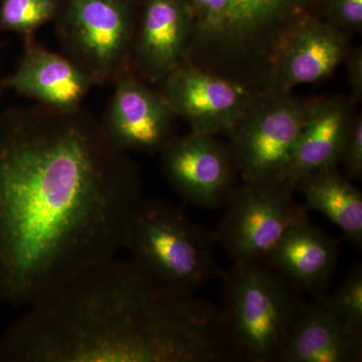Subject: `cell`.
Returning a JSON list of instances; mask_svg holds the SVG:
<instances>
[{
    "label": "cell",
    "mask_w": 362,
    "mask_h": 362,
    "mask_svg": "<svg viewBox=\"0 0 362 362\" xmlns=\"http://www.w3.org/2000/svg\"><path fill=\"white\" fill-rule=\"evenodd\" d=\"M139 165L83 108L0 113V305L28 307L123 250Z\"/></svg>",
    "instance_id": "obj_1"
},
{
    "label": "cell",
    "mask_w": 362,
    "mask_h": 362,
    "mask_svg": "<svg viewBox=\"0 0 362 362\" xmlns=\"http://www.w3.org/2000/svg\"><path fill=\"white\" fill-rule=\"evenodd\" d=\"M0 337V362L242 361L223 309L118 256L26 307Z\"/></svg>",
    "instance_id": "obj_2"
},
{
    "label": "cell",
    "mask_w": 362,
    "mask_h": 362,
    "mask_svg": "<svg viewBox=\"0 0 362 362\" xmlns=\"http://www.w3.org/2000/svg\"><path fill=\"white\" fill-rule=\"evenodd\" d=\"M324 0H230L220 26L188 47L185 61L261 92L293 33L321 18Z\"/></svg>",
    "instance_id": "obj_3"
},
{
    "label": "cell",
    "mask_w": 362,
    "mask_h": 362,
    "mask_svg": "<svg viewBox=\"0 0 362 362\" xmlns=\"http://www.w3.org/2000/svg\"><path fill=\"white\" fill-rule=\"evenodd\" d=\"M216 245V233L197 225L180 204L144 197L131 218L123 250L156 282L195 293L221 276Z\"/></svg>",
    "instance_id": "obj_4"
},
{
    "label": "cell",
    "mask_w": 362,
    "mask_h": 362,
    "mask_svg": "<svg viewBox=\"0 0 362 362\" xmlns=\"http://www.w3.org/2000/svg\"><path fill=\"white\" fill-rule=\"evenodd\" d=\"M226 326L242 361L279 362L307 300L265 262L223 272Z\"/></svg>",
    "instance_id": "obj_5"
},
{
    "label": "cell",
    "mask_w": 362,
    "mask_h": 362,
    "mask_svg": "<svg viewBox=\"0 0 362 362\" xmlns=\"http://www.w3.org/2000/svg\"><path fill=\"white\" fill-rule=\"evenodd\" d=\"M58 37L65 56L95 85L132 71L138 16L133 0H62Z\"/></svg>",
    "instance_id": "obj_6"
},
{
    "label": "cell",
    "mask_w": 362,
    "mask_h": 362,
    "mask_svg": "<svg viewBox=\"0 0 362 362\" xmlns=\"http://www.w3.org/2000/svg\"><path fill=\"white\" fill-rule=\"evenodd\" d=\"M313 100L290 92L252 93L228 133L244 182L276 181L290 160Z\"/></svg>",
    "instance_id": "obj_7"
},
{
    "label": "cell",
    "mask_w": 362,
    "mask_h": 362,
    "mask_svg": "<svg viewBox=\"0 0 362 362\" xmlns=\"http://www.w3.org/2000/svg\"><path fill=\"white\" fill-rule=\"evenodd\" d=\"M295 192L284 181L244 182L235 188L214 232L233 264L266 263L286 232L308 216Z\"/></svg>",
    "instance_id": "obj_8"
},
{
    "label": "cell",
    "mask_w": 362,
    "mask_h": 362,
    "mask_svg": "<svg viewBox=\"0 0 362 362\" xmlns=\"http://www.w3.org/2000/svg\"><path fill=\"white\" fill-rule=\"evenodd\" d=\"M160 154L164 176L183 202L202 209L226 206L238 169L230 146L216 135L175 136Z\"/></svg>",
    "instance_id": "obj_9"
},
{
    "label": "cell",
    "mask_w": 362,
    "mask_h": 362,
    "mask_svg": "<svg viewBox=\"0 0 362 362\" xmlns=\"http://www.w3.org/2000/svg\"><path fill=\"white\" fill-rule=\"evenodd\" d=\"M175 116L192 131L228 134L246 108L252 93L244 85L183 62L158 83Z\"/></svg>",
    "instance_id": "obj_10"
},
{
    "label": "cell",
    "mask_w": 362,
    "mask_h": 362,
    "mask_svg": "<svg viewBox=\"0 0 362 362\" xmlns=\"http://www.w3.org/2000/svg\"><path fill=\"white\" fill-rule=\"evenodd\" d=\"M102 127L115 148L129 153L160 152L175 137V115L159 90L133 71L114 83Z\"/></svg>",
    "instance_id": "obj_11"
},
{
    "label": "cell",
    "mask_w": 362,
    "mask_h": 362,
    "mask_svg": "<svg viewBox=\"0 0 362 362\" xmlns=\"http://www.w3.org/2000/svg\"><path fill=\"white\" fill-rule=\"evenodd\" d=\"M197 18L189 0H144L132 52L133 73L158 84L185 61Z\"/></svg>",
    "instance_id": "obj_12"
},
{
    "label": "cell",
    "mask_w": 362,
    "mask_h": 362,
    "mask_svg": "<svg viewBox=\"0 0 362 362\" xmlns=\"http://www.w3.org/2000/svg\"><path fill=\"white\" fill-rule=\"evenodd\" d=\"M349 52V33L314 18L298 28L279 52L261 92H290L297 85L323 80Z\"/></svg>",
    "instance_id": "obj_13"
},
{
    "label": "cell",
    "mask_w": 362,
    "mask_h": 362,
    "mask_svg": "<svg viewBox=\"0 0 362 362\" xmlns=\"http://www.w3.org/2000/svg\"><path fill=\"white\" fill-rule=\"evenodd\" d=\"M25 40L18 66L4 78L2 87L57 110L82 108L96 86L92 78L68 57L45 49L33 37Z\"/></svg>",
    "instance_id": "obj_14"
},
{
    "label": "cell",
    "mask_w": 362,
    "mask_h": 362,
    "mask_svg": "<svg viewBox=\"0 0 362 362\" xmlns=\"http://www.w3.org/2000/svg\"><path fill=\"white\" fill-rule=\"evenodd\" d=\"M352 98L314 99L290 160L276 181L296 185L304 176L338 168L356 116Z\"/></svg>",
    "instance_id": "obj_15"
},
{
    "label": "cell",
    "mask_w": 362,
    "mask_h": 362,
    "mask_svg": "<svg viewBox=\"0 0 362 362\" xmlns=\"http://www.w3.org/2000/svg\"><path fill=\"white\" fill-rule=\"evenodd\" d=\"M338 259V242L308 216L286 232L266 263L302 293L327 294Z\"/></svg>",
    "instance_id": "obj_16"
},
{
    "label": "cell",
    "mask_w": 362,
    "mask_h": 362,
    "mask_svg": "<svg viewBox=\"0 0 362 362\" xmlns=\"http://www.w3.org/2000/svg\"><path fill=\"white\" fill-rule=\"evenodd\" d=\"M362 332L331 311L327 294L307 301L279 362H361Z\"/></svg>",
    "instance_id": "obj_17"
},
{
    "label": "cell",
    "mask_w": 362,
    "mask_h": 362,
    "mask_svg": "<svg viewBox=\"0 0 362 362\" xmlns=\"http://www.w3.org/2000/svg\"><path fill=\"white\" fill-rule=\"evenodd\" d=\"M307 211L322 214L354 246H362V194L338 168L304 176L295 185Z\"/></svg>",
    "instance_id": "obj_18"
},
{
    "label": "cell",
    "mask_w": 362,
    "mask_h": 362,
    "mask_svg": "<svg viewBox=\"0 0 362 362\" xmlns=\"http://www.w3.org/2000/svg\"><path fill=\"white\" fill-rule=\"evenodd\" d=\"M62 0H0V33L33 39V33L58 16Z\"/></svg>",
    "instance_id": "obj_19"
},
{
    "label": "cell",
    "mask_w": 362,
    "mask_h": 362,
    "mask_svg": "<svg viewBox=\"0 0 362 362\" xmlns=\"http://www.w3.org/2000/svg\"><path fill=\"white\" fill-rule=\"evenodd\" d=\"M331 311L350 329L362 332V267L354 266L340 284L327 294Z\"/></svg>",
    "instance_id": "obj_20"
},
{
    "label": "cell",
    "mask_w": 362,
    "mask_h": 362,
    "mask_svg": "<svg viewBox=\"0 0 362 362\" xmlns=\"http://www.w3.org/2000/svg\"><path fill=\"white\" fill-rule=\"evenodd\" d=\"M321 18L341 32H361L362 0H324Z\"/></svg>",
    "instance_id": "obj_21"
},
{
    "label": "cell",
    "mask_w": 362,
    "mask_h": 362,
    "mask_svg": "<svg viewBox=\"0 0 362 362\" xmlns=\"http://www.w3.org/2000/svg\"><path fill=\"white\" fill-rule=\"evenodd\" d=\"M197 23L190 44L201 42L220 26L228 11L230 0H189Z\"/></svg>",
    "instance_id": "obj_22"
},
{
    "label": "cell",
    "mask_w": 362,
    "mask_h": 362,
    "mask_svg": "<svg viewBox=\"0 0 362 362\" xmlns=\"http://www.w3.org/2000/svg\"><path fill=\"white\" fill-rule=\"evenodd\" d=\"M339 165H342L345 177L361 180L362 176V117L356 114L349 137L343 148Z\"/></svg>",
    "instance_id": "obj_23"
},
{
    "label": "cell",
    "mask_w": 362,
    "mask_h": 362,
    "mask_svg": "<svg viewBox=\"0 0 362 362\" xmlns=\"http://www.w3.org/2000/svg\"><path fill=\"white\" fill-rule=\"evenodd\" d=\"M347 71H349V84L351 89L352 99L361 101L362 98V49L356 47L350 51L347 57Z\"/></svg>",
    "instance_id": "obj_24"
}]
</instances>
